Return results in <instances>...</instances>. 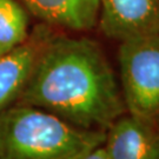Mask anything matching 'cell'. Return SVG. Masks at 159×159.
Returning <instances> with one entry per match:
<instances>
[{
    "mask_svg": "<svg viewBox=\"0 0 159 159\" xmlns=\"http://www.w3.org/2000/svg\"><path fill=\"white\" fill-rule=\"evenodd\" d=\"M81 159H111L108 157L107 152L105 151V148L102 146V144L98 148H93L91 152L86 154L85 157H83Z\"/></svg>",
    "mask_w": 159,
    "mask_h": 159,
    "instance_id": "9c48e42d",
    "label": "cell"
},
{
    "mask_svg": "<svg viewBox=\"0 0 159 159\" xmlns=\"http://www.w3.org/2000/svg\"><path fill=\"white\" fill-rule=\"evenodd\" d=\"M16 104L94 131H106L127 112L119 81L100 44L57 30L40 52Z\"/></svg>",
    "mask_w": 159,
    "mask_h": 159,
    "instance_id": "6da1fadb",
    "label": "cell"
},
{
    "mask_svg": "<svg viewBox=\"0 0 159 159\" xmlns=\"http://www.w3.org/2000/svg\"><path fill=\"white\" fill-rule=\"evenodd\" d=\"M29 16L17 0H0V57L29 37Z\"/></svg>",
    "mask_w": 159,
    "mask_h": 159,
    "instance_id": "ba28073f",
    "label": "cell"
},
{
    "mask_svg": "<svg viewBox=\"0 0 159 159\" xmlns=\"http://www.w3.org/2000/svg\"><path fill=\"white\" fill-rule=\"evenodd\" d=\"M102 146L111 159H159V127L126 112L105 131Z\"/></svg>",
    "mask_w": 159,
    "mask_h": 159,
    "instance_id": "8992f818",
    "label": "cell"
},
{
    "mask_svg": "<svg viewBox=\"0 0 159 159\" xmlns=\"http://www.w3.org/2000/svg\"><path fill=\"white\" fill-rule=\"evenodd\" d=\"M54 31L50 25L39 23L25 41L0 57V113L18 102L40 52Z\"/></svg>",
    "mask_w": 159,
    "mask_h": 159,
    "instance_id": "5b68a950",
    "label": "cell"
},
{
    "mask_svg": "<svg viewBox=\"0 0 159 159\" xmlns=\"http://www.w3.org/2000/svg\"><path fill=\"white\" fill-rule=\"evenodd\" d=\"M98 26L105 37L124 41L159 34V0H99Z\"/></svg>",
    "mask_w": 159,
    "mask_h": 159,
    "instance_id": "277c9868",
    "label": "cell"
},
{
    "mask_svg": "<svg viewBox=\"0 0 159 159\" xmlns=\"http://www.w3.org/2000/svg\"><path fill=\"white\" fill-rule=\"evenodd\" d=\"M105 140L44 110L14 104L0 113V159H81Z\"/></svg>",
    "mask_w": 159,
    "mask_h": 159,
    "instance_id": "7a4b0ae2",
    "label": "cell"
},
{
    "mask_svg": "<svg viewBox=\"0 0 159 159\" xmlns=\"http://www.w3.org/2000/svg\"><path fill=\"white\" fill-rule=\"evenodd\" d=\"M156 124H157V125H158V127H159V119L157 120V123H156Z\"/></svg>",
    "mask_w": 159,
    "mask_h": 159,
    "instance_id": "30bf717a",
    "label": "cell"
},
{
    "mask_svg": "<svg viewBox=\"0 0 159 159\" xmlns=\"http://www.w3.org/2000/svg\"><path fill=\"white\" fill-rule=\"evenodd\" d=\"M119 79L127 113L159 119V34L120 41Z\"/></svg>",
    "mask_w": 159,
    "mask_h": 159,
    "instance_id": "3957f363",
    "label": "cell"
},
{
    "mask_svg": "<svg viewBox=\"0 0 159 159\" xmlns=\"http://www.w3.org/2000/svg\"><path fill=\"white\" fill-rule=\"evenodd\" d=\"M38 18L54 29L75 32L94 29L99 18V0H20Z\"/></svg>",
    "mask_w": 159,
    "mask_h": 159,
    "instance_id": "52a82bcc",
    "label": "cell"
}]
</instances>
